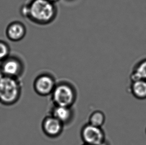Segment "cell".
Segmentation results:
<instances>
[{
    "instance_id": "6da1fadb",
    "label": "cell",
    "mask_w": 146,
    "mask_h": 145,
    "mask_svg": "<svg viewBox=\"0 0 146 145\" xmlns=\"http://www.w3.org/2000/svg\"><path fill=\"white\" fill-rule=\"evenodd\" d=\"M20 12L32 23L47 26L55 20L58 9L56 3L48 0H29L21 7Z\"/></svg>"
},
{
    "instance_id": "7a4b0ae2",
    "label": "cell",
    "mask_w": 146,
    "mask_h": 145,
    "mask_svg": "<svg viewBox=\"0 0 146 145\" xmlns=\"http://www.w3.org/2000/svg\"><path fill=\"white\" fill-rule=\"evenodd\" d=\"M22 86L19 78L0 75V103L10 106L20 100Z\"/></svg>"
},
{
    "instance_id": "3957f363",
    "label": "cell",
    "mask_w": 146,
    "mask_h": 145,
    "mask_svg": "<svg viewBox=\"0 0 146 145\" xmlns=\"http://www.w3.org/2000/svg\"><path fill=\"white\" fill-rule=\"evenodd\" d=\"M51 96L54 105L72 107L76 100L77 92L72 84L64 81L56 84Z\"/></svg>"
},
{
    "instance_id": "277c9868",
    "label": "cell",
    "mask_w": 146,
    "mask_h": 145,
    "mask_svg": "<svg viewBox=\"0 0 146 145\" xmlns=\"http://www.w3.org/2000/svg\"><path fill=\"white\" fill-rule=\"evenodd\" d=\"M25 71V64L21 58L10 56L1 62L0 71L2 75L19 78Z\"/></svg>"
},
{
    "instance_id": "5b68a950",
    "label": "cell",
    "mask_w": 146,
    "mask_h": 145,
    "mask_svg": "<svg viewBox=\"0 0 146 145\" xmlns=\"http://www.w3.org/2000/svg\"><path fill=\"white\" fill-rule=\"evenodd\" d=\"M57 82L54 77L48 72H44L38 75L34 80V89L40 96L51 95Z\"/></svg>"
},
{
    "instance_id": "8992f818",
    "label": "cell",
    "mask_w": 146,
    "mask_h": 145,
    "mask_svg": "<svg viewBox=\"0 0 146 145\" xmlns=\"http://www.w3.org/2000/svg\"><path fill=\"white\" fill-rule=\"evenodd\" d=\"M80 136L84 144L90 145H99L106 140L105 132L102 127L88 123L81 128Z\"/></svg>"
},
{
    "instance_id": "52a82bcc",
    "label": "cell",
    "mask_w": 146,
    "mask_h": 145,
    "mask_svg": "<svg viewBox=\"0 0 146 145\" xmlns=\"http://www.w3.org/2000/svg\"><path fill=\"white\" fill-rule=\"evenodd\" d=\"M64 124L51 115L44 118L42 128L44 134L51 138H55L60 136L64 129Z\"/></svg>"
},
{
    "instance_id": "ba28073f",
    "label": "cell",
    "mask_w": 146,
    "mask_h": 145,
    "mask_svg": "<svg viewBox=\"0 0 146 145\" xmlns=\"http://www.w3.org/2000/svg\"><path fill=\"white\" fill-rule=\"evenodd\" d=\"M27 32L26 26L22 22L15 21L11 22L7 27L6 36L10 41L18 42L24 39Z\"/></svg>"
},
{
    "instance_id": "9c48e42d",
    "label": "cell",
    "mask_w": 146,
    "mask_h": 145,
    "mask_svg": "<svg viewBox=\"0 0 146 145\" xmlns=\"http://www.w3.org/2000/svg\"><path fill=\"white\" fill-rule=\"evenodd\" d=\"M50 115L56 118L65 126L72 121L74 111L72 107L54 105L51 108Z\"/></svg>"
},
{
    "instance_id": "30bf717a",
    "label": "cell",
    "mask_w": 146,
    "mask_h": 145,
    "mask_svg": "<svg viewBox=\"0 0 146 145\" xmlns=\"http://www.w3.org/2000/svg\"><path fill=\"white\" fill-rule=\"evenodd\" d=\"M133 94L137 98H146V80H139L133 82L131 86Z\"/></svg>"
},
{
    "instance_id": "8fae6325",
    "label": "cell",
    "mask_w": 146,
    "mask_h": 145,
    "mask_svg": "<svg viewBox=\"0 0 146 145\" xmlns=\"http://www.w3.org/2000/svg\"><path fill=\"white\" fill-rule=\"evenodd\" d=\"M131 80L132 82L139 80H146V60L137 66L131 75Z\"/></svg>"
},
{
    "instance_id": "7c38bea8",
    "label": "cell",
    "mask_w": 146,
    "mask_h": 145,
    "mask_svg": "<svg viewBox=\"0 0 146 145\" xmlns=\"http://www.w3.org/2000/svg\"><path fill=\"white\" fill-rule=\"evenodd\" d=\"M105 120L106 117L104 113L100 110H96L89 116L88 123L99 127H102L104 124Z\"/></svg>"
},
{
    "instance_id": "4fadbf2b",
    "label": "cell",
    "mask_w": 146,
    "mask_h": 145,
    "mask_svg": "<svg viewBox=\"0 0 146 145\" xmlns=\"http://www.w3.org/2000/svg\"><path fill=\"white\" fill-rule=\"evenodd\" d=\"M11 49L6 42L0 40V62H1L10 56Z\"/></svg>"
},
{
    "instance_id": "5bb4252c",
    "label": "cell",
    "mask_w": 146,
    "mask_h": 145,
    "mask_svg": "<svg viewBox=\"0 0 146 145\" xmlns=\"http://www.w3.org/2000/svg\"><path fill=\"white\" fill-rule=\"evenodd\" d=\"M98 145H110V144L108 142L106 141V140H105V141H104Z\"/></svg>"
},
{
    "instance_id": "9a60e30c",
    "label": "cell",
    "mask_w": 146,
    "mask_h": 145,
    "mask_svg": "<svg viewBox=\"0 0 146 145\" xmlns=\"http://www.w3.org/2000/svg\"><path fill=\"white\" fill-rule=\"evenodd\" d=\"M49 1H50V2H53V3H57V2L59 1L60 0H48Z\"/></svg>"
},
{
    "instance_id": "2e32d148",
    "label": "cell",
    "mask_w": 146,
    "mask_h": 145,
    "mask_svg": "<svg viewBox=\"0 0 146 145\" xmlns=\"http://www.w3.org/2000/svg\"><path fill=\"white\" fill-rule=\"evenodd\" d=\"M88 145V144H83V145Z\"/></svg>"
},
{
    "instance_id": "e0dca14e",
    "label": "cell",
    "mask_w": 146,
    "mask_h": 145,
    "mask_svg": "<svg viewBox=\"0 0 146 145\" xmlns=\"http://www.w3.org/2000/svg\"></svg>"
}]
</instances>
